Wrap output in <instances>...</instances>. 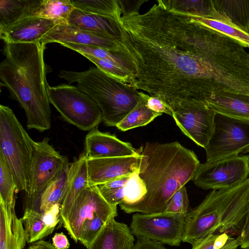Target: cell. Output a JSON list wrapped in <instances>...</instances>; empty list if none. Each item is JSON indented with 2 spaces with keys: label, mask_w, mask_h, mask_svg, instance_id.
I'll list each match as a JSON object with an SVG mask.
<instances>
[{
  "label": "cell",
  "mask_w": 249,
  "mask_h": 249,
  "mask_svg": "<svg viewBox=\"0 0 249 249\" xmlns=\"http://www.w3.org/2000/svg\"><path fill=\"white\" fill-rule=\"evenodd\" d=\"M185 215L164 212L134 214L130 229L134 235L162 244L179 246L182 242Z\"/></svg>",
  "instance_id": "9"
},
{
  "label": "cell",
  "mask_w": 249,
  "mask_h": 249,
  "mask_svg": "<svg viewBox=\"0 0 249 249\" xmlns=\"http://www.w3.org/2000/svg\"><path fill=\"white\" fill-rule=\"evenodd\" d=\"M15 202L0 200V249H24L27 242L22 218L18 217Z\"/></svg>",
  "instance_id": "18"
},
{
  "label": "cell",
  "mask_w": 249,
  "mask_h": 249,
  "mask_svg": "<svg viewBox=\"0 0 249 249\" xmlns=\"http://www.w3.org/2000/svg\"><path fill=\"white\" fill-rule=\"evenodd\" d=\"M140 94L141 98L137 105L116 126L121 131L146 125L162 114L150 109L146 106L149 95L143 92H140Z\"/></svg>",
  "instance_id": "26"
},
{
  "label": "cell",
  "mask_w": 249,
  "mask_h": 249,
  "mask_svg": "<svg viewBox=\"0 0 249 249\" xmlns=\"http://www.w3.org/2000/svg\"><path fill=\"white\" fill-rule=\"evenodd\" d=\"M69 167V165L37 196L31 199L25 200L24 211H32L41 213L49 211L56 204L61 205Z\"/></svg>",
  "instance_id": "22"
},
{
  "label": "cell",
  "mask_w": 249,
  "mask_h": 249,
  "mask_svg": "<svg viewBox=\"0 0 249 249\" xmlns=\"http://www.w3.org/2000/svg\"><path fill=\"white\" fill-rule=\"evenodd\" d=\"M89 186V184L87 157L84 152L69 165L67 180L61 206V224L66 220L77 197Z\"/></svg>",
  "instance_id": "17"
},
{
  "label": "cell",
  "mask_w": 249,
  "mask_h": 249,
  "mask_svg": "<svg viewBox=\"0 0 249 249\" xmlns=\"http://www.w3.org/2000/svg\"><path fill=\"white\" fill-rule=\"evenodd\" d=\"M75 8L119 20L122 10L118 0H71Z\"/></svg>",
  "instance_id": "28"
},
{
  "label": "cell",
  "mask_w": 249,
  "mask_h": 249,
  "mask_svg": "<svg viewBox=\"0 0 249 249\" xmlns=\"http://www.w3.org/2000/svg\"><path fill=\"white\" fill-rule=\"evenodd\" d=\"M105 223L97 215L87 220L83 226L78 241L89 249Z\"/></svg>",
  "instance_id": "35"
},
{
  "label": "cell",
  "mask_w": 249,
  "mask_h": 249,
  "mask_svg": "<svg viewBox=\"0 0 249 249\" xmlns=\"http://www.w3.org/2000/svg\"><path fill=\"white\" fill-rule=\"evenodd\" d=\"M41 0H0V30L30 17H36Z\"/></svg>",
  "instance_id": "25"
},
{
  "label": "cell",
  "mask_w": 249,
  "mask_h": 249,
  "mask_svg": "<svg viewBox=\"0 0 249 249\" xmlns=\"http://www.w3.org/2000/svg\"><path fill=\"white\" fill-rule=\"evenodd\" d=\"M147 107L152 111L161 113H166L172 116L170 109L160 99L149 95L146 102Z\"/></svg>",
  "instance_id": "38"
},
{
  "label": "cell",
  "mask_w": 249,
  "mask_h": 249,
  "mask_svg": "<svg viewBox=\"0 0 249 249\" xmlns=\"http://www.w3.org/2000/svg\"><path fill=\"white\" fill-rule=\"evenodd\" d=\"M34 142L13 110L0 106V154L9 167L18 190L28 193Z\"/></svg>",
  "instance_id": "5"
},
{
  "label": "cell",
  "mask_w": 249,
  "mask_h": 249,
  "mask_svg": "<svg viewBox=\"0 0 249 249\" xmlns=\"http://www.w3.org/2000/svg\"><path fill=\"white\" fill-rule=\"evenodd\" d=\"M28 249H56L54 246L49 242L44 240H39L30 246Z\"/></svg>",
  "instance_id": "42"
},
{
  "label": "cell",
  "mask_w": 249,
  "mask_h": 249,
  "mask_svg": "<svg viewBox=\"0 0 249 249\" xmlns=\"http://www.w3.org/2000/svg\"><path fill=\"white\" fill-rule=\"evenodd\" d=\"M134 241L130 227L112 218L105 223L89 249H131Z\"/></svg>",
  "instance_id": "20"
},
{
  "label": "cell",
  "mask_w": 249,
  "mask_h": 249,
  "mask_svg": "<svg viewBox=\"0 0 249 249\" xmlns=\"http://www.w3.org/2000/svg\"><path fill=\"white\" fill-rule=\"evenodd\" d=\"M249 178V156L239 155L200 163L193 181L204 190H221L239 184Z\"/></svg>",
  "instance_id": "8"
},
{
  "label": "cell",
  "mask_w": 249,
  "mask_h": 249,
  "mask_svg": "<svg viewBox=\"0 0 249 249\" xmlns=\"http://www.w3.org/2000/svg\"><path fill=\"white\" fill-rule=\"evenodd\" d=\"M45 49L41 42L5 43L0 64L1 84L24 110L27 128L41 132L51 125Z\"/></svg>",
  "instance_id": "1"
},
{
  "label": "cell",
  "mask_w": 249,
  "mask_h": 249,
  "mask_svg": "<svg viewBox=\"0 0 249 249\" xmlns=\"http://www.w3.org/2000/svg\"><path fill=\"white\" fill-rule=\"evenodd\" d=\"M131 249H168L163 244L151 240L137 238Z\"/></svg>",
  "instance_id": "39"
},
{
  "label": "cell",
  "mask_w": 249,
  "mask_h": 249,
  "mask_svg": "<svg viewBox=\"0 0 249 249\" xmlns=\"http://www.w3.org/2000/svg\"><path fill=\"white\" fill-rule=\"evenodd\" d=\"M245 249H249V247L247 248H246Z\"/></svg>",
  "instance_id": "43"
},
{
  "label": "cell",
  "mask_w": 249,
  "mask_h": 249,
  "mask_svg": "<svg viewBox=\"0 0 249 249\" xmlns=\"http://www.w3.org/2000/svg\"><path fill=\"white\" fill-rule=\"evenodd\" d=\"M204 149L207 162L249 152V121L216 113L213 132Z\"/></svg>",
  "instance_id": "7"
},
{
  "label": "cell",
  "mask_w": 249,
  "mask_h": 249,
  "mask_svg": "<svg viewBox=\"0 0 249 249\" xmlns=\"http://www.w3.org/2000/svg\"><path fill=\"white\" fill-rule=\"evenodd\" d=\"M118 21L74 8L70 16L68 24L81 30L121 40Z\"/></svg>",
  "instance_id": "21"
},
{
  "label": "cell",
  "mask_w": 249,
  "mask_h": 249,
  "mask_svg": "<svg viewBox=\"0 0 249 249\" xmlns=\"http://www.w3.org/2000/svg\"><path fill=\"white\" fill-rule=\"evenodd\" d=\"M53 245L56 249H69L70 245L67 236L62 232L56 233L52 238Z\"/></svg>",
  "instance_id": "41"
},
{
  "label": "cell",
  "mask_w": 249,
  "mask_h": 249,
  "mask_svg": "<svg viewBox=\"0 0 249 249\" xmlns=\"http://www.w3.org/2000/svg\"><path fill=\"white\" fill-rule=\"evenodd\" d=\"M85 153L88 158L97 159L137 156L136 149L128 142L119 140L115 135L102 132L96 127L85 137Z\"/></svg>",
  "instance_id": "15"
},
{
  "label": "cell",
  "mask_w": 249,
  "mask_h": 249,
  "mask_svg": "<svg viewBox=\"0 0 249 249\" xmlns=\"http://www.w3.org/2000/svg\"><path fill=\"white\" fill-rule=\"evenodd\" d=\"M194 16L198 21L205 26L236 39L249 48V33L217 20Z\"/></svg>",
  "instance_id": "31"
},
{
  "label": "cell",
  "mask_w": 249,
  "mask_h": 249,
  "mask_svg": "<svg viewBox=\"0 0 249 249\" xmlns=\"http://www.w3.org/2000/svg\"><path fill=\"white\" fill-rule=\"evenodd\" d=\"M59 77L89 95L102 112L103 122L116 126L137 105L140 92L107 74L100 69L90 68L83 71H61Z\"/></svg>",
  "instance_id": "4"
},
{
  "label": "cell",
  "mask_w": 249,
  "mask_h": 249,
  "mask_svg": "<svg viewBox=\"0 0 249 249\" xmlns=\"http://www.w3.org/2000/svg\"><path fill=\"white\" fill-rule=\"evenodd\" d=\"M169 9L202 18L216 19L218 14L214 10L212 0H162Z\"/></svg>",
  "instance_id": "29"
},
{
  "label": "cell",
  "mask_w": 249,
  "mask_h": 249,
  "mask_svg": "<svg viewBox=\"0 0 249 249\" xmlns=\"http://www.w3.org/2000/svg\"><path fill=\"white\" fill-rule=\"evenodd\" d=\"M189 200L185 186L180 188L172 196L164 212L185 215L189 212Z\"/></svg>",
  "instance_id": "36"
},
{
  "label": "cell",
  "mask_w": 249,
  "mask_h": 249,
  "mask_svg": "<svg viewBox=\"0 0 249 249\" xmlns=\"http://www.w3.org/2000/svg\"><path fill=\"white\" fill-rule=\"evenodd\" d=\"M142 154L97 159L87 158L89 184L97 186L139 171Z\"/></svg>",
  "instance_id": "13"
},
{
  "label": "cell",
  "mask_w": 249,
  "mask_h": 249,
  "mask_svg": "<svg viewBox=\"0 0 249 249\" xmlns=\"http://www.w3.org/2000/svg\"><path fill=\"white\" fill-rule=\"evenodd\" d=\"M183 133L204 148L213 132L216 113L202 101H195L171 109Z\"/></svg>",
  "instance_id": "11"
},
{
  "label": "cell",
  "mask_w": 249,
  "mask_h": 249,
  "mask_svg": "<svg viewBox=\"0 0 249 249\" xmlns=\"http://www.w3.org/2000/svg\"><path fill=\"white\" fill-rule=\"evenodd\" d=\"M121 40L64 24L54 26L43 37L40 42L45 45L53 42L73 43L118 51L121 49Z\"/></svg>",
  "instance_id": "14"
},
{
  "label": "cell",
  "mask_w": 249,
  "mask_h": 249,
  "mask_svg": "<svg viewBox=\"0 0 249 249\" xmlns=\"http://www.w3.org/2000/svg\"><path fill=\"white\" fill-rule=\"evenodd\" d=\"M220 21L249 33V0H212Z\"/></svg>",
  "instance_id": "24"
},
{
  "label": "cell",
  "mask_w": 249,
  "mask_h": 249,
  "mask_svg": "<svg viewBox=\"0 0 249 249\" xmlns=\"http://www.w3.org/2000/svg\"><path fill=\"white\" fill-rule=\"evenodd\" d=\"M246 181L232 187L212 190L186 214L182 242L195 245L216 231L234 228L244 210Z\"/></svg>",
  "instance_id": "3"
},
{
  "label": "cell",
  "mask_w": 249,
  "mask_h": 249,
  "mask_svg": "<svg viewBox=\"0 0 249 249\" xmlns=\"http://www.w3.org/2000/svg\"><path fill=\"white\" fill-rule=\"evenodd\" d=\"M139 149L142 159L139 175L146 194L137 203L120 207L126 213L162 212L174 193L193 180L200 163L193 151L178 142H147Z\"/></svg>",
  "instance_id": "2"
},
{
  "label": "cell",
  "mask_w": 249,
  "mask_h": 249,
  "mask_svg": "<svg viewBox=\"0 0 249 249\" xmlns=\"http://www.w3.org/2000/svg\"><path fill=\"white\" fill-rule=\"evenodd\" d=\"M74 9L71 0H41L36 17L52 20L57 25L68 24Z\"/></svg>",
  "instance_id": "27"
},
{
  "label": "cell",
  "mask_w": 249,
  "mask_h": 249,
  "mask_svg": "<svg viewBox=\"0 0 249 249\" xmlns=\"http://www.w3.org/2000/svg\"><path fill=\"white\" fill-rule=\"evenodd\" d=\"M60 204L55 205L49 211L37 213L32 211H24L22 217L27 242L32 243L40 240L51 234L61 222Z\"/></svg>",
  "instance_id": "19"
},
{
  "label": "cell",
  "mask_w": 249,
  "mask_h": 249,
  "mask_svg": "<svg viewBox=\"0 0 249 249\" xmlns=\"http://www.w3.org/2000/svg\"><path fill=\"white\" fill-rule=\"evenodd\" d=\"M18 190L13 174L0 154V200L9 204L16 202L15 193Z\"/></svg>",
  "instance_id": "30"
},
{
  "label": "cell",
  "mask_w": 249,
  "mask_h": 249,
  "mask_svg": "<svg viewBox=\"0 0 249 249\" xmlns=\"http://www.w3.org/2000/svg\"><path fill=\"white\" fill-rule=\"evenodd\" d=\"M49 141L45 138L34 142L30 189L25 200L37 196L69 165L67 158L56 151Z\"/></svg>",
  "instance_id": "12"
},
{
  "label": "cell",
  "mask_w": 249,
  "mask_h": 249,
  "mask_svg": "<svg viewBox=\"0 0 249 249\" xmlns=\"http://www.w3.org/2000/svg\"><path fill=\"white\" fill-rule=\"evenodd\" d=\"M98 215L105 223L117 216V206L109 204L97 186H89L78 196L62 223L71 238L77 243L84 223Z\"/></svg>",
  "instance_id": "10"
},
{
  "label": "cell",
  "mask_w": 249,
  "mask_h": 249,
  "mask_svg": "<svg viewBox=\"0 0 249 249\" xmlns=\"http://www.w3.org/2000/svg\"><path fill=\"white\" fill-rule=\"evenodd\" d=\"M237 238L242 249L249 247V211L244 226Z\"/></svg>",
  "instance_id": "40"
},
{
  "label": "cell",
  "mask_w": 249,
  "mask_h": 249,
  "mask_svg": "<svg viewBox=\"0 0 249 249\" xmlns=\"http://www.w3.org/2000/svg\"><path fill=\"white\" fill-rule=\"evenodd\" d=\"M239 246L237 238L225 233H213L192 246V249H237Z\"/></svg>",
  "instance_id": "32"
},
{
  "label": "cell",
  "mask_w": 249,
  "mask_h": 249,
  "mask_svg": "<svg viewBox=\"0 0 249 249\" xmlns=\"http://www.w3.org/2000/svg\"><path fill=\"white\" fill-rule=\"evenodd\" d=\"M97 188L103 197L110 205L117 206L123 202L125 187L111 189H105L98 186Z\"/></svg>",
  "instance_id": "37"
},
{
  "label": "cell",
  "mask_w": 249,
  "mask_h": 249,
  "mask_svg": "<svg viewBox=\"0 0 249 249\" xmlns=\"http://www.w3.org/2000/svg\"><path fill=\"white\" fill-rule=\"evenodd\" d=\"M48 98L65 121L83 131H90L103 121L98 105L77 87L68 84L49 86Z\"/></svg>",
  "instance_id": "6"
},
{
  "label": "cell",
  "mask_w": 249,
  "mask_h": 249,
  "mask_svg": "<svg viewBox=\"0 0 249 249\" xmlns=\"http://www.w3.org/2000/svg\"><path fill=\"white\" fill-rule=\"evenodd\" d=\"M147 193L143 181L139 175V171L132 174L124 188V197L120 204L130 205L142 200Z\"/></svg>",
  "instance_id": "33"
},
{
  "label": "cell",
  "mask_w": 249,
  "mask_h": 249,
  "mask_svg": "<svg viewBox=\"0 0 249 249\" xmlns=\"http://www.w3.org/2000/svg\"><path fill=\"white\" fill-rule=\"evenodd\" d=\"M203 101L215 113L249 121V98L234 94L210 93Z\"/></svg>",
  "instance_id": "23"
},
{
  "label": "cell",
  "mask_w": 249,
  "mask_h": 249,
  "mask_svg": "<svg viewBox=\"0 0 249 249\" xmlns=\"http://www.w3.org/2000/svg\"><path fill=\"white\" fill-rule=\"evenodd\" d=\"M82 55L93 63L98 68L107 74L126 84H127L129 78V73L126 70L117 64L109 60L98 58L89 54H84Z\"/></svg>",
  "instance_id": "34"
},
{
  "label": "cell",
  "mask_w": 249,
  "mask_h": 249,
  "mask_svg": "<svg viewBox=\"0 0 249 249\" xmlns=\"http://www.w3.org/2000/svg\"><path fill=\"white\" fill-rule=\"evenodd\" d=\"M56 25L50 19L28 18L0 30V37L5 43H38Z\"/></svg>",
  "instance_id": "16"
}]
</instances>
